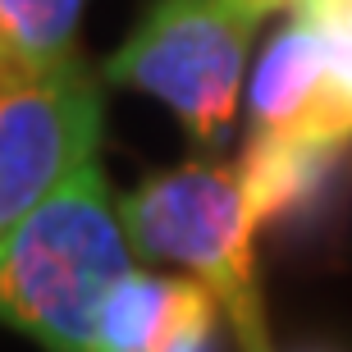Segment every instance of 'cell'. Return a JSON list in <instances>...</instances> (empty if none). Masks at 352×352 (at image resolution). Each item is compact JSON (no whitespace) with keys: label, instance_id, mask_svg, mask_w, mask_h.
Returning a JSON list of instances; mask_svg holds the SVG:
<instances>
[{"label":"cell","instance_id":"cell-1","mask_svg":"<svg viewBox=\"0 0 352 352\" xmlns=\"http://www.w3.org/2000/svg\"><path fill=\"white\" fill-rule=\"evenodd\" d=\"M101 160L0 243V325L46 352H96L105 302L138 265Z\"/></svg>","mask_w":352,"mask_h":352},{"label":"cell","instance_id":"cell-2","mask_svg":"<svg viewBox=\"0 0 352 352\" xmlns=\"http://www.w3.org/2000/svg\"><path fill=\"white\" fill-rule=\"evenodd\" d=\"M129 243L142 261L183 265L220 298L243 352H270L252 261V201L234 165L183 160L142 179L119 201Z\"/></svg>","mask_w":352,"mask_h":352},{"label":"cell","instance_id":"cell-3","mask_svg":"<svg viewBox=\"0 0 352 352\" xmlns=\"http://www.w3.org/2000/svg\"><path fill=\"white\" fill-rule=\"evenodd\" d=\"M270 10L274 0H151L105 60V78L170 105L197 146H224Z\"/></svg>","mask_w":352,"mask_h":352},{"label":"cell","instance_id":"cell-4","mask_svg":"<svg viewBox=\"0 0 352 352\" xmlns=\"http://www.w3.org/2000/svg\"><path fill=\"white\" fill-rule=\"evenodd\" d=\"M105 96L78 55L0 96V243L101 160Z\"/></svg>","mask_w":352,"mask_h":352},{"label":"cell","instance_id":"cell-5","mask_svg":"<svg viewBox=\"0 0 352 352\" xmlns=\"http://www.w3.org/2000/svg\"><path fill=\"white\" fill-rule=\"evenodd\" d=\"M348 146H320L302 138H248L238 156V179L252 201L256 229L270 224H302L307 215L334 197Z\"/></svg>","mask_w":352,"mask_h":352},{"label":"cell","instance_id":"cell-6","mask_svg":"<svg viewBox=\"0 0 352 352\" xmlns=\"http://www.w3.org/2000/svg\"><path fill=\"white\" fill-rule=\"evenodd\" d=\"M325 96V51L311 28L288 14L252 69L248 87V138H302Z\"/></svg>","mask_w":352,"mask_h":352},{"label":"cell","instance_id":"cell-7","mask_svg":"<svg viewBox=\"0 0 352 352\" xmlns=\"http://www.w3.org/2000/svg\"><path fill=\"white\" fill-rule=\"evenodd\" d=\"M210 311L224 307L197 274L133 270L105 302L96 352H165L192 320Z\"/></svg>","mask_w":352,"mask_h":352},{"label":"cell","instance_id":"cell-8","mask_svg":"<svg viewBox=\"0 0 352 352\" xmlns=\"http://www.w3.org/2000/svg\"><path fill=\"white\" fill-rule=\"evenodd\" d=\"M87 0H0V69L19 82L74 60V37Z\"/></svg>","mask_w":352,"mask_h":352},{"label":"cell","instance_id":"cell-9","mask_svg":"<svg viewBox=\"0 0 352 352\" xmlns=\"http://www.w3.org/2000/svg\"><path fill=\"white\" fill-rule=\"evenodd\" d=\"M288 14L311 28L325 51V96L307 142L352 146V0H293Z\"/></svg>","mask_w":352,"mask_h":352},{"label":"cell","instance_id":"cell-10","mask_svg":"<svg viewBox=\"0 0 352 352\" xmlns=\"http://www.w3.org/2000/svg\"><path fill=\"white\" fill-rule=\"evenodd\" d=\"M215 320H220V311H210V316H201V320H192V325L183 329V334H179V339H174L165 352H220Z\"/></svg>","mask_w":352,"mask_h":352}]
</instances>
